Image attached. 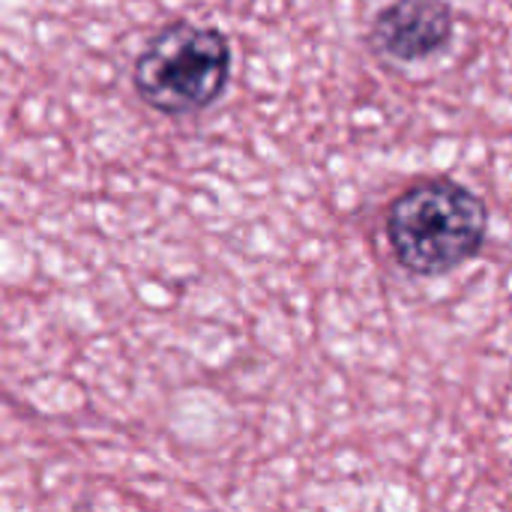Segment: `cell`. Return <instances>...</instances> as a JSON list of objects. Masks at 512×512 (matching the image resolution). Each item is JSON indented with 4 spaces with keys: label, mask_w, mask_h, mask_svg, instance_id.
<instances>
[{
    "label": "cell",
    "mask_w": 512,
    "mask_h": 512,
    "mask_svg": "<svg viewBox=\"0 0 512 512\" xmlns=\"http://www.w3.org/2000/svg\"><path fill=\"white\" fill-rule=\"evenodd\" d=\"M384 234L411 276H447L483 252L489 204L453 177H423L390 201Z\"/></svg>",
    "instance_id": "cell-1"
},
{
    "label": "cell",
    "mask_w": 512,
    "mask_h": 512,
    "mask_svg": "<svg viewBox=\"0 0 512 512\" xmlns=\"http://www.w3.org/2000/svg\"><path fill=\"white\" fill-rule=\"evenodd\" d=\"M456 15L447 0H393L369 27V48L396 63H420L453 39Z\"/></svg>",
    "instance_id": "cell-3"
},
{
    "label": "cell",
    "mask_w": 512,
    "mask_h": 512,
    "mask_svg": "<svg viewBox=\"0 0 512 512\" xmlns=\"http://www.w3.org/2000/svg\"><path fill=\"white\" fill-rule=\"evenodd\" d=\"M234 48L225 30L192 21L159 27L132 63L135 96L165 117L207 111L225 93Z\"/></svg>",
    "instance_id": "cell-2"
}]
</instances>
